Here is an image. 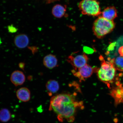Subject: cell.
Here are the masks:
<instances>
[{
  "instance_id": "10",
  "label": "cell",
  "mask_w": 123,
  "mask_h": 123,
  "mask_svg": "<svg viewBox=\"0 0 123 123\" xmlns=\"http://www.w3.org/2000/svg\"><path fill=\"white\" fill-rule=\"evenodd\" d=\"M16 94L18 99L23 102H27L30 99V92L26 87H21L18 89L16 92Z\"/></svg>"
},
{
  "instance_id": "3",
  "label": "cell",
  "mask_w": 123,
  "mask_h": 123,
  "mask_svg": "<svg viewBox=\"0 0 123 123\" xmlns=\"http://www.w3.org/2000/svg\"><path fill=\"white\" fill-rule=\"evenodd\" d=\"M99 59L101 61L100 68L97 71L98 78L101 81L108 84L113 82L116 76V69L113 63L106 62L101 56Z\"/></svg>"
},
{
  "instance_id": "1",
  "label": "cell",
  "mask_w": 123,
  "mask_h": 123,
  "mask_svg": "<svg viewBox=\"0 0 123 123\" xmlns=\"http://www.w3.org/2000/svg\"><path fill=\"white\" fill-rule=\"evenodd\" d=\"M82 105V103L76 101L73 95L61 94L53 97L50 99L49 110L57 115L59 120H74L77 109Z\"/></svg>"
},
{
  "instance_id": "14",
  "label": "cell",
  "mask_w": 123,
  "mask_h": 123,
  "mask_svg": "<svg viewBox=\"0 0 123 123\" xmlns=\"http://www.w3.org/2000/svg\"><path fill=\"white\" fill-rule=\"evenodd\" d=\"M111 94L117 103L123 101V87L121 85H118L117 87L112 90Z\"/></svg>"
},
{
  "instance_id": "4",
  "label": "cell",
  "mask_w": 123,
  "mask_h": 123,
  "mask_svg": "<svg viewBox=\"0 0 123 123\" xmlns=\"http://www.w3.org/2000/svg\"><path fill=\"white\" fill-rule=\"evenodd\" d=\"M78 7L83 15L98 16L102 13L98 0H82L78 4Z\"/></svg>"
},
{
  "instance_id": "15",
  "label": "cell",
  "mask_w": 123,
  "mask_h": 123,
  "mask_svg": "<svg viewBox=\"0 0 123 123\" xmlns=\"http://www.w3.org/2000/svg\"><path fill=\"white\" fill-rule=\"evenodd\" d=\"M11 117V113L7 109H3L0 110V121L1 122H8L10 120Z\"/></svg>"
},
{
  "instance_id": "2",
  "label": "cell",
  "mask_w": 123,
  "mask_h": 123,
  "mask_svg": "<svg viewBox=\"0 0 123 123\" xmlns=\"http://www.w3.org/2000/svg\"><path fill=\"white\" fill-rule=\"evenodd\" d=\"M115 23L102 16H99L94 22L92 27L94 34L99 39L110 33L115 28Z\"/></svg>"
},
{
  "instance_id": "9",
  "label": "cell",
  "mask_w": 123,
  "mask_h": 123,
  "mask_svg": "<svg viewBox=\"0 0 123 123\" xmlns=\"http://www.w3.org/2000/svg\"><path fill=\"white\" fill-rule=\"evenodd\" d=\"M101 13L103 17L110 21H113L117 17V10L113 6L106 8Z\"/></svg>"
},
{
  "instance_id": "7",
  "label": "cell",
  "mask_w": 123,
  "mask_h": 123,
  "mask_svg": "<svg viewBox=\"0 0 123 123\" xmlns=\"http://www.w3.org/2000/svg\"><path fill=\"white\" fill-rule=\"evenodd\" d=\"M25 77L22 72L15 71L12 74L10 80L14 85L17 86L22 85L25 81Z\"/></svg>"
},
{
  "instance_id": "19",
  "label": "cell",
  "mask_w": 123,
  "mask_h": 123,
  "mask_svg": "<svg viewBox=\"0 0 123 123\" xmlns=\"http://www.w3.org/2000/svg\"><path fill=\"white\" fill-rule=\"evenodd\" d=\"M84 50L86 52V53H91L92 52V51H93V50H92V49L89 48H87L86 47H84Z\"/></svg>"
},
{
  "instance_id": "23",
  "label": "cell",
  "mask_w": 123,
  "mask_h": 123,
  "mask_svg": "<svg viewBox=\"0 0 123 123\" xmlns=\"http://www.w3.org/2000/svg\"><path fill=\"white\" fill-rule=\"evenodd\" d=\"M48 0L49 1H51L53 0Z\"/></svg>"
},
{
  "instance_id": "20",
  "label": "cell",
  "mask_w": 123,
  "mask_h": 123,
  "mask_svg": "<svg viewBox=\"0 0 123 123\" xmlns=\"http://www.w3.org/2000/svg\"><path fill=\"white\" fill-rule=\"evenodd\" d=\"M118 52L121 56L123 57V46L119 48Z\"/></svg>"
},
{
  "instance_id": "6",
  "label": "cell",
  "mask_w": 123,
  "mask_h": 123,
  "mask_svg": "<svg viewBox=\"0 0 123 123\" xmlns=\"http://www.w3.org/2000/svg\"><path fill=\"white\" fill-rule=\"evenodd\" d=\"M94 68L88 64L75 71H72L74 76L78 78L80 81H84L86 79L90 77L95 71Z\"/></svg>"
},
{
  "instance_id": "13",
  "label": "cell",
  "mask_w": 123,
  "mask_h": 123,
  "mask_svg": "<svg viewBox=\"0 0 123 123\" xmlns=\"http://www.w3.org/2000/svg\"><path fill=\"white\" fill-rule=\"evenodd\" d=\"M46 86L47 91L50 95L56 93L59 88V84L57 81L54 80H50L48 81Z\"/></svg>"
},
{
  "instance_id": "21",
  "label": "cell",
  "mask_w": 123,
  "mask_h": 123,
  "mask_svg": "<svg viewBox=\"0 0 123 123\" xmlns=\"http://www.w3.org/2000/svg\"><path fill=\"white\" fill-rule=\"evenodd\" d=\"M25 65V64L24 63L21 62L19 64V67L21 69H23V70H24Z\"/></svg>"
},
{
  "instance_id": "18",
  "label": "cell",
  "mask_w": 123,
  "mask_h": 123,
  "mask_svg": "<svg viewBox=\"0 0 123 123\" xmlns=\"http://www.w3.org/2000/svg\"><path fill=\"white\" fill-rule=\"evenodd\" d=\"M116 44V43L115 42L113 43H112V44H111L110 46L108 47V50L109 51H111L113 50L114 49V47L115 46V44Z\"/></svg>"
},
{
  "instance_id": "8",
  "label": "cell",
  "mask_w": 123,
  "mask_h": 123,
  "mask_svg": "<svg viewBox=\"0 0 123 123\" xmlns=\"http://www.w3.org/2000/svg\"><path fill=\"white\" fill-rule=\"evenodd\" d=\"M29 43V38L25 34H20L17 35L14 38V44L18 48H25L28 45Z\"/></svg>"
},
{
  "instance_id": "16",
  "label": "cell",
  "mask_w": 123,
  "mask_h": 123,
  "mask_svg": "<svg viewBox=\"0 0 123 123\" xmlns=\"http://www.w3.org/2000/svg\"><path fill=\"white\" fill-rule=\"evenodd\" d=\"M113 64L117 70L123 72V57H118L115 59H114Z\"/></svg>"
},
{
  "instance_id": "5",
  "label": "cell",
  "mask_w": 123,
  "mask_h": 123,
  "mask_svg": "<svg viewBox=\"0 0 123 123\" xmlns=\"http://www.w3.org/2000/svg\"><path fill=\"white\" fill-rule=\"evenodd\" d=\"M76 52L73 53L68 56V62L73 66L74 70L76 71L87 64L88 61V57L85 53L77 54Z\"/></svg>"
},
{
  "instance_id": "12",
  "label": "cell",
  "mask_w": 123,
  "mask_h": 123,
  "mask_svg": "<svg viewBox=\"0 0 123 123\" xmlns=\"http://www.w3.org/2000/svg\"><path fill=\"white\" fill-rule=\"evenodd\" d=\"M67 11L66 6L60 4H56L53 7L52 10V13L55 18H60L64 17Z\"/></svg>"
},
{
  "instance_id": "17",
  "label": "cell",
  "mask_w": 123,
  "mask_h": 123,
  "mask_svg": "<svg viewBox=\"0 0 123 123\" xmlns=\"http://www.w3.org/2000/svg\"><path fill=\"white\" fill-rule=\"evenodd\" d=\"M8 30L9 33H16L18 31V29L12 25L8 26Z\"/></svg>"
},
{
  "instance_id": "22",
  "label": "cell",
  "mask_w": 123,
  "mask_h": 123,
  "mask_svg": "<svg viewBox=\"0 0 123 123\" xmlns=\"http://www.w3.org/2000/svg\"><path fill=\"white\" fill-rule=\"evenodd\" d=\"M1 43H2V42H1V39H0V44H1Z\"/></svg>"
},
{
  "instance_id": "11",
  "label": "cell",
  "mask_w": 123,
  "mask_h": 123,
  "mask_svg": "<svg viewBox=\"0 0 123 123\" xmlns=\"http://www.w3.org/2000/svg\"><path fill=\"white\" fill-rule=\"evenodd\" d=\"M43 62L46 67L51 69L57 66L58 60L54 55L49 54L44 58Z\"/></svg>"
}]
</instances>
